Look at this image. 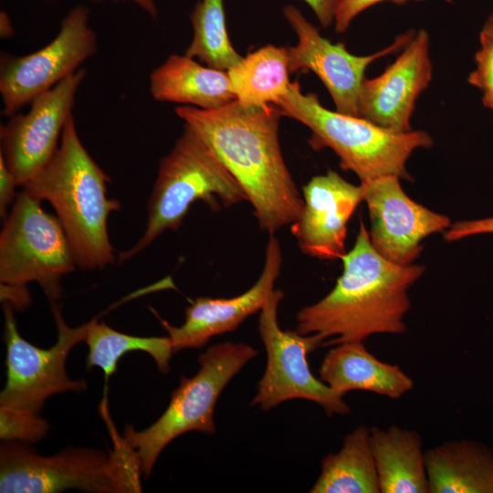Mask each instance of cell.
Returning a JSON list of instances; mask_svg holds the SVG:
<instances>
[{"mask_svg": "<svg viewBox=\"0 0 493 493\" xmlns=\"http://www.w3.org/2000/svg\"><path fill=\"white\" fill-rule=\"evenodd\" d=\"M175 113L242 186L263 231L274 235L299 218L304 201L282 155L277 106L248 108L235 100L215 110L179 106Z\"/></svg>", "mask_w": 493, "mask_h": 493, "instance_id": "1", "label": "cell"}, {"mask_svg": "<svg viewBox=\"0 0 493 493\" xmlns=\"http://www.w3.org/2000/svg\"><path fill=\"white\" fill-rule=\"evenodd\" d=\"M341 259L343 270L334 288L297 313L295 330L319 335L324 345L404 333V316L411 308L408 289L425 267L401 266L382 257L372 246L362 222L352 248Z\"/></svg>", "mask_w": 493, "mask_h": 493, "instance_id": "2", "label": "cell"}, {"mask_svg": "<svg viewBox=\"0 0 493 493\" xmlns=\"http://www.w3.org/2000/svg\"><path fill=\"white\" fill-rule=\"evenodd\" d=\"M108 183L82 144L71 115L54 156L23 185L25 192L53 206L81 269L104 268L115 260L108 218L121 204L108 198Z\"/></svg>", "mask_w": 493, "mask_h": 493, "instance_id": "3", "label": "cell"}, {"mask_svg": "<svg viewBox=\"0 0 493 493\" xmlns=\"http://www.w3.org/2000/svg\"><path fill=\"white\" fill-rule=\"evenodd\" d=\"M106 402L102 401L100 412L111 436V450L68 447L47 456L39 455L28 443L4 441L0 447V492H141L139 457L117 432Z\"/></svg>", "mask_w": 493, "mask_h": 493, "instance_id": "4", "label": "cell"}, {"mask_svg": "<svg viewBox=\"0 0 493 493\" xmlns=\"http://www.w3.org/2000/svg\"><path fill=\"white\" fill-rule=\"evenodd\" d=\"M283 116L309 128V144L315 151L331 149L340 166L355 173L361 183L396 175L410 180L406 162L418 148H429L433 139L424 131L394 132L362 118L326 109L314 93L301 92L298 80L275 104Z\"/></svg>", "mask_w": 493, "mask_h": 493, "instance_id": "5", "label": "cell"}, {"mask_svg": "<svg viewBox=\"0 0 493 493\" xmlns=\"http://www.w3.org/2000/svg\"><path fill=\"white\" fill-rule=\"evenodd\" d=\"M199 200L213 211L248 202L242 186L215 152L184 124L173 149L160 162L144 234L120 254L119 262L138 255L164 231L178 229L191 205Z\"/></svg>", "mask_w": 493, "mask_h": 493, "instance_id": "6", "label": "cell"}, {"mask_svg": "<svg viewBox=\"0 0 493 493\" xmlns=\"http://www.w3.org/2000/svg\"><path fill=\"white\" fill-rule=\"evenodd\" d=\"M257 355L244 342H220L198 357L200 369L193 377L181 376L163 414L146 429L127 425L123 437L137 454L142 473L148 477L166 446L191 431L214 434V410L222 391Z\"/></svg>", "mask_w": 493, "mask_h": 493, "instance_id": "7", "label": "cell"}, {"mask_svg": "<svg viewBox=\"0 0 493 493\" xmlns=\"http://www.w3.org/2000/svg\"><path fill=\"white\" fill-rule=\"evenodd\" d=\"M76 267L68 236L58 217L24 190L4 219L0 234L1 284L26 287L35 281L52 303L62 291L61 278Z\"/></svg>", "mask_w": 493, "mask_h": 493, "instance_id": "8", "label": "cell"}, {"mask_svg": "<svg viewBox=\"0 0 493 493\" xmlns=\"http://www.w3.org/2000/svg\"><path fill=\"white\" fill-rule=\"evenodd\" d=\"M283 297L282 290L274 289L260 309L258 331L267 352V365L251 404L268 411L285 401L299 398L318 404L330 416L349 414L343 397L309 369L307 356L323 346L324 340L316 334L280 329L278 308Z\"/></svg>", "mask_w": 493, "mask_h": 493, "instance_id": "9", "label": "cell"}, {"mask_svg": "<svg viewBox=\"0 0 493 493\" xmlns=\"http://www.w3.org/2000/svg\"><path fill=\"white\" fill-rule=\"evenodd\" d=\"M13 310L9 303H4L6 381L0 393V406L40 413L46 400L54 394L85 391L84 380L68 376L66 360L71 349L85 341L89 321L79 327H69L60 306L52 303L58 341L52 347L42 349L21 336Z\"/></svg>", "mask_w": 493, "mask_h": 493, "instance_id": "10", "label": "cell"}, {"mask_svg": "<svg viewBox=\"0 0 493 493\" xmlns=\"http://www.w3.org/2000/svg\"><path fill=\"white\" fill-rule=\"evenodd\" d=\"M86 6L73 7L61 20L58 35L25 56L3 54L0 94L3 113L13 116L23 106L80 68L97 50V37Z\"/></svg>", "mask_w": 493, "mask_h": 493, "instance_id": "11", "label": "cell"}, {"mask_svg": "<svg viewBox=\"0 0 493 493\" xmlns=\"http://www.w3.org/2000/svg\"><path fill=\"white\" fill-rule=\"evenodd\" d=\"M282 13L298 37V43L287 47L289 72L311 70L329 91L336 110L357 117L358 97L366 68L374 60L403 48L415 33L409 30L376 53L356 56L343 43L332 44L323 37L295 5H287Z\"/></svg>", "mask_w": 493, "mask_h": 493, "instance_id": "12", "label": "cell"}, {"mask_svg": "<svg viewBox=\"0 0 493 493\" xmlns=\"http://www.w3.org/2000/svg\"><path fill=\"white\" fill-rule=\"evenodd\" d=\"M85 76L86 70L80 68L37 96L26 113L14 114L1 125L0 153L19 185L27 183L56 153Z\"/></svg>", "mask_w": 493, "mask_h": 493, "instance_id": "13", "label": "cell"}, {"mask_svg": "<svg viewBox=\"0 0 493 493\" xmlns=\"http://www.w3.org/2000/svg\"><path fill=\"white\" fill-rule=\"evenodd\" d=\"M396 175H384L360 183L371 221L369 237L373 248L387 260L407 266L423 250L422 240L445 232L448 216L412 200Z\"/></svg>", "mask_w": 493, "mask_h": 493, "instance_id": "14", "label": "cell"}, {"mask_svg": "<svg viewBox=\"0 0 493 493\" xmlns=\"http://www.w3.org/2000/svg\"><path fill=\"white\" fill-rule=\"evenodd\" d=\"M429 44L425 29L415 31L393 63L379 76L364 79L358 97V117L391 131H412L415 102L433 76Z\"/></svg>", "mask_w": 493, "mask_h": 493, "instance_id": "15", "label": "cell"}, {"mask_svg": "<svg viewBox=\"0 0 493 493\" xmlns=\"http://www.w3.org/2000/svg\"><path fill=\"white\" fill-rule=\"evenodd\" d=\"M282 254L278 238L269 235L265 264L256 283L230 299L199 297L185 309L184 323L175 327L152 310L172 341L173 352L204 347L211 338L235 330L246 318L260 311L274 291Z\"/></svg>", "mask_w": 493, "mask_h": 493, "instance_id": "16", "label": "cell"}, {"mask_svg": "<svg viewBox=\"0 0 493 493\" xmlns=\"http://www.w3.org/2000/svg\"><path fill=\"white\" fill-rule=\"evenodd\" d=\"M303 209L291 224L300 250L323 260L341 259L345 252L347 224L363 201V189L334 171L314 176L302 188Z\"/></svg>", "mask_w": 493, "mask_h": 493, "instance_id": "17", "label": "cell"}, {"mask_svg": "<svg viewBox=\"0 0 493 493\" xmlns=\"http://www.w3.org/2000/svg\"><path fill=\"white\" fill-rule=\"evenodd\" d=\"M320 379L337 394L362 390L395 400L414 388L412 378L397 364L382 362L363 341L336 344L324 356Z\"/></svg>", "mask_w": 493, "mask_h": 493, "instance_id": "18", "label": "cell"}, {"mask_svg": "<svg viewBox=\"0 0 493 493\" xmlns=\"http://www.w3.org/2000/svg\"><path fill=\"white\" fill-rule=\"evenodd\" d=\"M153 100L202 110L221 108L236 100L227 71L203 66L194 58L173 54L150 75Z\"/></svg>", "mask_w": 493, "mask_h": 493, "instance_id": "19", "label": "cell"}, {"mask_svg": "<svg viewBox=\"0 0 493 493\" xmlns=\"http://www.w3.org/2000/svg\"><path fill=\"white\" fill-rule=\"evenodd\" d=\"M370 430L381 493H430L420 434L396 425Z\"/></svg>", "mask_w": 493, "mask_h": 493, "instance_id": "20", "label": "cell"}, {"mask_svg": "<svg viewBox=\"0 0 493 493\" xmlns=\"http://www.w3.org/2000/svg\"><path fill=\"white\" fill-rule=\"evenodd\" d=\"M430 493H493V452L473 440H450L425 452Z\"/></svg>", "mask_w": 493, "mask_h": 493, "instance_id": "21", "label": "cell"}, {"mask_svg": "<svg viewBox=\"0 0 493 493\" xmlns=\"http://www.w3.org/2000/svg\"><path fill=\"white\" fill-rule=\"evenodd\" d=\"M236 100L248 108L275 105L289 88L288 48L266 45L227 70Z\"/></svg>", "mask_w": 493, "mask_h": 493, "instance_id": "22", "label": "cell"}, {"mask_svg": "<svg viewBox=\"0 0 493 493\" xmlns=\"http://www.w3.org/2000/svg\"><path fill=\"white\" fill-rule=\"evenodd\" d=\"M371 430L359 425L349 433L337 453L321 461L311 493H381L370 442Z\"/></svg>", "mask_w": 493, "mask_h": 493, "instance_id": "23", "label": "cell"}, {"mask_svg": "<svg viewBox=\"0 0 493 493\" xmlns=\"http://www.w3.org/2000/svg\"><path fill=\"white\" fill-rule=\"evenodd\" d=\"M84 341L89 347L87 369L100 368L106 382L116 372L119 359L126 352L140 351L148 353L162 373H168L169 362L173 353L169 336L140 337L126 334L96 319L89 321Z\"/></svg>", "mask_w": 493, "mask_h": 493, "instance_id": "24", "label": "cell"}, {"mask_svg": "<svg viewBox=\"0 0 493 493\" xmlns=\"http://www.w3.org/2000/svg\"><path fill=\"white\" fill-rule=\"evenodd\" d=\"M193 38L185 55L227 71L242 59L227 33L224 0H199L190 14Z\"/></svg>", "mask_w": 493, "mask_h": 493, "instance_id": "25", "label": "cell"}, {"mask_svg": "<svg viewBox=\"0 0 493 493\" xmlns=\"http://www.w3.org/2000/svg\"><path fill=\"white\" fill-rule=\"evenodd\" d=\"M49 425L40 413L29 409L0 406L2 441L37 442L47 435Z\"/></svg>", "mask_w": 493, "mask_h": 493, "instance_id": "26", "label": "cell"}, {"mask_svg": "<svg viewBox=\"0 0 493 493\" xmlns=\"http://www.w3.org/2000/svg\"><path fill=\"white\" fill-rule=\"evenodd\" d=\"M474 60L475 68L467 81L480 90L484 107L493 110V38L479 36V48Z\"/></svg>", "mask_w": 493, "mask_h": 493, "instance_id": "27", "label": "cell"}, {"mask_svg": "<svg viewBox=\"0 0 493 493\" xmlns=\"http://www.w3.org/2000/svg\"><path fill=\"white\" fill-rule=\"evenodd\" d=\"M383 1L386 0H338L333 22L336 32L344 33L357 16L367 8ZM390 1L404 4L408 0Z\"/></svg>", "mask_w": 493, "mask_h": 493, "instance_id": "28", "label": "cell"}, {"mask_svg": "<svg viewBox=\"0 0 493 493\" xmlns=\"http://www.w3.org/2000/svg\"><path fill=\"white\" fill-rule=\"evenodd\" d=\"M478 234H493V216L451 224L444 232V237L452 242Z\"/></svg>", "mask_w": 493, "mask_h": 493, "instance_id": "29", "label": "cell"}, {"mask_svg": "<svg viewBox=\"0 0 493 493\" xmlns=\"http://www.w3.org/2000/svg\"><path fill=\"white\" fill-rule=\"evenodd\" d=\"M19 185L15 176L9 170L4 156L0 153V215L5 218L8 215L7 208L13 205L16 198V186Z\"/></svg>", "mask_w": 493, "mask_h": 493, "instance_id": "30", "label": "cell"}, {"mask_svg": "<svg viewBox=\"0 0 493 493\" xmlns=\"http://www.w3.org/2000/svg\"><path fill=\"white\" fill-rule=\"evenodd\" d=\"M1 299L19 310L26 309L32 302L26 287H15L5 284H1Z\"/></svg>", "mask_w": 493, "mask_h": 493, "instance_id": "31", "label": "cell"}, {"mask_svg": "<svg viewBox=\"0 0 493 493\" xmlns=\"http://www.w3.org/2000/svg\"><path fill=\"white\" fill-rule=\"evenodd\" d=\"M314 12L320 26L329 27L334 22V15L338 0H302Z\"/></svg>", "mask_w": 493, "mask_h": 493, "instance_id": "32", "label": "cell"}, {"mask_svg": "<svg viewBox=\"0 0 493 493\" xmlns=\"http://www.w3.org/2000/svg\"><path fill=\"white\" fill-rule=\"evenodd\" d=\"M14 34V27L9 16L5 12H0V35L4 38L10 37Z\"/></svg>", "mask_w": 493, "mask_h": 493, "instance_id": "33", "label": "cell"}, {"mask_svg": "<svg viewBox=\"0 0 493 493\" xmlns=\"http://www.w3.org/2000/svg\"><path fill=\"white\" fill-rule=\"evenodd\" d=\"M131 1L137 5L140 8L145 11L148 15L155 18L157 16V7L155 5L154 0H125Z\"/></svg>", "mask_w": 493, "mask_h": 493, "instance_id": "34", "label": "cell"}, {"mask_svg": "<svg viewBox=\"0 0 493 493\" xmlns=\"http://www.w3.org/2000/svg\"><path fill=\"white\" fill-rule=\"evenodd\" d=\"M479 36L493 38V11L484 22Z\"/></svg>", "mask_w": 493, "mask_h": 493, "instance_id": "35", "label": "cell"}, {"mask_svg": "<svg viewBox=\"0 0 493 493\" xmlns=\"http://www.w3.org/2000/svg\"><path fill=\"white\" fill-rule=\"evenodd\" d=\"M46 1H50V0H46Z\"/></svg>", "mask_w": 493, "mask_h": 493, "instance_id": "36", "label": "cell"}]
</instances>
